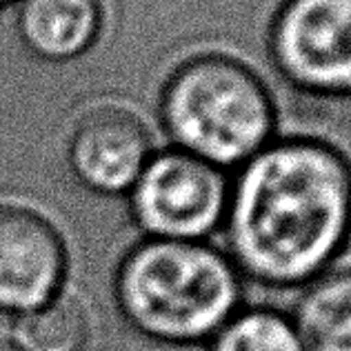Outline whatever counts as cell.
<instances>
[{
    "mask_svg": "<svg viewBox=\"0 0 351 351\" xmlns=\"http://www.w3.org/2000/svg\"><path fill=\"white\" fill-rule=\"evenodd\" d=\"M225 229L234 263L258 280L318 276L351 238V160L327 138L280 132L232 171Z\"/></svg>",
    "mask_w": 351,
    "mask_h": 351,
    "instance_id": "6da1fadb",
    "label": "cell"
},
{
    "mask_svg": "<svg viewBox=\"0 0 351 351\" xmlns=\"http://www.w3.org/2000/svg\"><path fill=\"white\" fill-rule=\"evenodd\" d=\"M156 114L167 145L225 171L280 136V105L254 64L225 49L191 51L160 82Z\"/></svg>",
    "mask_w": 351,
    "mask_h": 351,
    "instance_id": "7a4b0ae2",
    "label": "cell"
},
{
    "mask_svg": "<svg viewBox=\"0 0 351 351\" xmlns=\"http://www.w3.org/2000/svg\"><path fill=\"white\" fill-rule=\"evenodd\" d=\"M120 307L147 336L191 343L225 325L240 285L236 265L205 243L147 238L125 256Z\"/></svg>",
    "mask_w": 351,
    "mask_h": 351,
    "instance_id": "3957f363",
    "label": "cell"
},
{
    "mask_svg": "<svg viewBox=\"0 0 351 351\" xmlns=\"http://www.w3.org/2000/svg\"><path fill=\"white\" fill-rule=\"evenodd\" d=\"M265 47L295 96L351 103V0H278Z\"/></svg>",
    "mask_w": 351,
    "mask_h": 351,
    "instance_id": "277c9868",
    "label": "cell"
},
{
    "mask_svg": "<svg viewBox=\"0 0 351 351\" xmlns=\"http://www.w3.org/2000/svg\"><path fill=\"white\" fill-rule=\"evenodd\" d=\"M229 178V171L167 145L129 189V209L149 238L202 243L225 223Z\"/></svg>",
    "mask_w": 351,
    "mask_h": 351,
    "instance_id": "5b68a950",
    "label": "cell"
},
{
    "mask_svg": "<svg viewBox=\"0 0 351 351\" xmlns=\"http://www.w3.org/2000/svg\"><path fill=\"white\" fill-rule=\"evenodd\" d=\"M156 149L149 125L134 109L103 103L76 120L67 162L85 189L100 196H127Z\"/></svg>",
    "mask_w": 351,
    "mask_h": 351,
    "instance_id": "8992f818",
    "label": "cell"
},
{
    "mask_svg": "<svg viewBox=\"0 0 351 351\" xmlns=\"http://www.w3.org/2000/svg\"><path fill=\"white\" fill-rule=\"evenodd\" d=\"M67 254L56 227L23 205H0V307L29 311L56 295Z\"/></svg>",
    "mask_w": 351,
    "mask_h": 351,
    "instance_id": "52a82bcc",
    "label": "cell"
},
{
    "mask_svg": "<svg viewBox=\"0 0 351 351\" xmlns=\"http://www.w3.org/2000/svg\"><path fill=\"white\" fill-rule=\"evenodd\" d=\"M14 7L18 40L45 62L85 56L103 32L100 0H16Z\"/></svg>",
    "mask_w": 351,
    "mask_h": 351,
    "instance_id": "ba28073f",
    "label": "cell"
},
{
    "mask_svg": "<svg viewBox=\"0 0 351 351\" xmlns=\"http://www.w3.org/2000/svg\"><path fill=\"white\" fill-rule=\"evenodd\" d=\"M298 334L307 351H351V269L311 285L298 307Z\"/></svg>",
    "mask_w": 351,
    "mask_h": 351,
    "instance_id": "9c48e42d",
    "label": "cell"
},
{
    "mask_svg": "<svg viewBox=\"0 0 351 351\" xmlns=\"http://www.w3.org/2000/svg\"><path fill=\"white\" fill-rule=\"evenodd\" d=\"M16 336L23 351H80L89 336V318L78 300L51 298L25 313Z\"/></svg>",
    "mask_w": 351,
    "mask_h": 351,
    "instance_id": "30bf717a",
    "label": "cell"
},
{
    "mask_svg": "<svg viewBox=\"0 0 351 351\" xmlns=\"http://www.w3.org/2000/svg\"><path fill=\"white\" fill-rule=\"evenodd\" d=\"M211 351H307L289 320L274 311L254 309L232 316L216 331Z\"/></svg>",
    "mask_w": 351,
    "mask_h": 351,
    "instance_id": "8fae6325",
    "label": "cell"
},
{
    "mask_svg": "<svg viewBox=\"0 0 351 351\" xmlns=\"http://www.w3.org/2000/svg\"><path fill=\"white\" fill-rule=\"evenodd\" d=\"M0 351H23L18 345H12V343H5V340H0Z\"/></svg>",
    "mask_w": 351,
    "mask_h": 351,
    "instance_id": "7c38bea8",
    "label": "cell"
},
{
    "mask_svg": "<svg viewBox=\"0 0 351 351\" xmlns=\"http://www.w3.org/2000/svg\"><path fill=\"white\" fill-rule=\"evenodd\" d=\"M9 5H16V0H0V9L9 7Z\"/></svg>",
    "mask_w": 351,
    "mask_h": 351,
    "instance_id": "4fadbf2b",
    "label": "cell"
}]
</instances>
